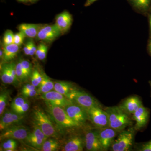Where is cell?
<instances>
[{
  "label": "cell",
  "mask_w": 151,
  "mask_h": 151,
  "mask_svg": "<svg viewBox=\"0 0 151 151\" xmlns=\"http://www.w3.org/2000/svg\"><path fill=\"white\" fill-rule=\"evenodd\" d=\"M109 120V127L120 132L132 124L129 115L119 106L108 107L105 109Z\"/></svg>",
  "instance_id": "obj_1"
},
{
  "label": "cell",
  "mask_w": 151,
  "mask_h": 151,
  "mask_svg": "<svg viewBox=\"0 0 151 151\" xmlns=\"http://www.w3.org/2000/svg\"><path fill=\"white\" fill-rule=\"evenodd\" d=\"M46 104L49 113L58 125L64 128H73L81 126L70 119L62 107Z\"/></svg>",
  "instance_id": "obj_2"
},
{
  "label": "cell",
  "mask_w": 151,
  "mask_h": 151,
  "mask_svg": "<svg viewBox=\"0 0 151 151\" xmlns=\"http://www.w3.org/2000/svg\"><path fill=\"white\" fill-rule=\"evenodd\" d=\"M35 124L41 129L47 137H55L57 133L52 122L43 111L35 109L33 112Z\"/></svg>",
  "instance_id": "obj_3"
},
{
  "label": "cell",
  "mask_w": 151,
  "mask_h": 151,
  "mask_svg": "<svg viewBox=\"0 0 151 151\" xmlns=\"http://www.w3.org/2000/svg\"><path fill=\"white\" fill-rule=\"evenodd\" d=\"M67 98L73 103L83 107L86 111L94 106L99 105L97 100L89 94L75 89L70 92Z\"/></svg>",
  "instance_id": "obj_4"
},
{
  "label": "cell",
  "mask_w": 151,
  "mask_h": 151,
  "mask_svg": "<svg viewBox=\"0 0 151 151\" xmlns=\"http://www.w3.org/2000/svg\"><path fill=\"white\" fill-rule=\"evenodd\" d=\"M88 119L99 129L109 127L108 114L100 105L94 106L87 111Z\"/></svg>",
  "instance_id": "obj_5"
},
{
  "label": "cell",
  "mask_w": 151,
  "mask_h": 151,
  "mask_svg": "<svg viewBox=\"0 0 151 151\" xmlns=\"http://www.w3.org/2000/svg\"><path fill=\"white\" fill-rule=\"evenodd\" d=\"M118 138L111 145L113 151H127L133 144L134 132L131 130H123L120 132Z\"/></svg>",
  "instance_id": "obj_6"
},
{
  "label": "cell",
  "mask_w": 151,
  "mask_h": 151,
  "mask_svg": "<svg viewBox=\"0 0 151 151\" xmlns=\"http://www.w3.org/2000/svg\"><path fill=\"white\" fill-rule=\"evenodd\" d=\"M28 130L22 126H10L3 131L1 134V139L26 140L29 134Z\"/></svg>",
  "instance_id": "obj_7"
},
{
  "label": "cell",
  "mask_w": 151,
  "mask_h": 151,
  "mask_svg": "<svg viewBox=\"0 0 151 151\" xmlns=\"http://www.w3.org/2000/svg\"><path fill=\"white\" fill-rule=\"evenodd\" d=\"M64 108L70 119L81 125L88 119L87 111L76 103H73Z\"/></svg>",
  "instance_id": "obj_8"
},
{
  "label": "cell",
  "mask_w": 151,
  "mask_h": 151,
  "mask_svg": "<svg viewBox=\"0 0 151 151\" xmlns=\"http://www.w3.org/2000/svg\"><path fill=\"white\" fill-rule=\"evenodd\" d=\"M42 99L45 100L46 103L50 105L64 108L68 105L73 103L64 95L55 91H50L42 94Z\"/></svg>",
  "instance_id": "obj_9"
},
{
  "label": "cell",
  "mask_w": 151,
  "mask_h": 151,
  "mask_svg": "<svg viewBox=\"0 0 151 151\" xmlns=\"http://www.w3.org/2000/svg\"><path fill=\"white\" fill-rule=\"evenodd\" d=\"M61 34L56 24L44 25L41 28L36 38L38 40L50 42L53 41Z\"/></svg>",
  "instance_id": "obj_10"
},
{
  "label": "cell",
  "mask_w": 151,
  "mask_h": 151,
  "mask_svg": "<svg viewBox=\"0 0 151 151\" xmlns=\"http://www.w3.org/2000/svg\"><path fill=\"white\" fill-rule=\"evenodd\" d=\"M118 133L119 132L110 127L98 130L99 139L104 150H107L112 145Z\"/></svg>",
  "instance_id": "obj_11"
},
{
  "label": "cell",
  "mask_w": 151,
  "mask_h": 151,
  "mask_svg": "<svg viewBox=\"0 0 151 151\" xmlns=\"http://www.w3.org/2000/svg\"><path fill=\"white\" fill-rule=\"evenodd\" d=\"M47 138L40 128L35 124L32 132L29 133L26 140L33 147L41 150L43 143Z\"/></svg>",
  "instance_id": "obj_12"
},
{
  "label": "cell",
  "mask_w": 151,
  "mask_h": 151,
  "mask_svg": "<svg viewBox=\"0 0 151 151\" xmlns=\"http://www.w3.org/2000/svg\"><path fill=\"white\" fill-rule=\"evenodd\" d=\"M1 116L0 130L2 131L10 126L18 124L24 119L23 115L12 111H6Z\"/></svg>",
  "instance_id": "obj_13"
},
{
  "label": "cell",
  "mask_w": 151,
  "mask_h": 151,
  "mask_svg": "<svg viewBox=\"0 0 151 151\" xmlns=\"http://www.w3.org/2000/svg\"><path fill=\"white\" fill-rule=\"evenodd\" d=\"M85 146L89 151H104L100 143L98 130L89 131L85 135Z\"/></svg>",
  "instance_id": "obj_14"
},
{
  "label": "cell",
  "mask_w": 151,
  "mask_h": 151,
  "mask_svg": "<svg viewBox=\"0 0 151 151\" xmlns=\"http://www.w3.org/2000/svg\"><path fill=\"white\" fill-rule=\"evenodd\" d=\"M150 110L143 105L133 114V120L136 122L135 129L136 130H141L145 127L150 117Z\"/></svg>",
  "instance_id": "obj_15"
},
{
  "label": "cell",
  "mask_w": 151,
  "mask_h": 151,
  "mask_svg": "<svg viewBox=\"0 0 151 151\" xmlns=\"http://www.w3.org/2000/svg\"><path fill=\"white\" fill-rule=\"evenodd\" d=\"M73 22L72 16L68 12L65 11L57 15L55 24L61 33H64L70 28Z\"/></svg>",
  "instance_id": "obj_16"
},
{
  "label": "cell",
  "mask_w": 151,
  "mask_h": 151,
  "mask_svg": "<svg viewBox=\"0 0 151 151\" xmlns=\"http://www.w3.org/2000/svg\"><path fill=\"white\" fill-rule=\"evenodd\" d=\"M143 104L137 96H132L124 100L120 106L122 110L129 115H133Z\"/></svg>",
  "instance_id": "obj_17"
},
{
  "label": "cell",
  "mask_w": 151,
  "mask_h": 151,
  "mask_svg": "<svg viewBox=\"0 0 151 151\" xmlns=\"http://www.w3.org/2000/svg\"><path fill=\"white\" fill-rule=\"evenodd\" d=\"M43 25L23 23L19 26V31L23 33L26 37L36 38L38 33Z\"/></svg>",
  "instance_id": "obj_18"
},
{
  "label": "cell",
  "mask_w": 151,
  "mask_h": 151,
  "mask_svg": "<svg viewBox=\"0 0 151 151\" xmlns=\"http://www.w3.org/2000/svg\"><path fill=\"white\" fill-rule=\"evenodd\" d=\"M85 145V139L80 137L70 138L64 146L63 151H81Z\"/></svg>",
  "instance_id": "obj_19"
},
{
  "label": "cell",
  "mask_w": 151,
  "mask_h": 151,
  "mask_svg": "<svg viewBox=\"0 0 151 151\" xmlns=\"http://www.w3.org/2000/svg\"><path fill=\"white\" fill-rule=\"evenodd\" d=\"M19 47L14 43L9 45H4L3 48L4 57L3 59L5 61H10L16 56L19 51Z\"/></svg>",
  "instance_id": "obj_20"
},
{
  "label": "cell",
  "mask_w": 151,
  "mask_h": 151,
  "mask_svg": "<svg viewBox=\"0 0 151 151\" xmlns=\"http://www.w3.org/2000/svg\"><path fill=\"white\" fill-rule=\"evenodd\" d=\"M42 81L39 85L38 89V94H42L51 91L54 88V83L50 79L46 74H42Z\"/></svg>",
  "instance_id": "obj_21"
},
{
  "label": "cell",
  "mask_w": 151,
  "mask_h": 151,
  "mask_svg": "<svg viewBox=\"0 0 151 151\" xmlns=\"http://www.w3.org/2000/svg\"><path fill=\"white\" fill-rule=\"evenodd\" d=\"M1 78L6 84H15L11 74L9 63L3 64L1 69Z\"/></svg>",
  "instance_id": "obj_22"
},
{
  "label": "cell",
  "mask_w": 151,
  "mask_h": 151,
  "mask_svg": "<svg viewBox=\"0 0 151 151\" xmlns=\"http://www.w3.org/2000/svg\"><path fill=\"white\" fill-rule=\"evenodd\" d=\"M54 89L56 92L67 97L68 94L73 90L72 84L70 83L64 81H58L54 84Z\"/></svg>",
  "instance_id": "obj_23"
},
{
  "label": "cell",
  "mask_w": 151,
  "mask_h": 151,
  "mask_svg": "<svg viewBox=\"0 0 151 151\" xmlns=\"http://www.w3.org/2000/svg\"><path fill=\"white\" fill-rule=\"evenodd\" d=\"M134 8L141 12H145L149 9L151 0H129Z\"/></svg>",
  "instance_id": "obj_24"
},
{
  "label": "cell",
  "mask_w": 151,
  "mask_h": 151,
  "mask_svg": "<svg viewBox=\"0 0 151 151\" xmlns=\"http://www.w3.org/2000/svg\"><path fill=\"white\" fill-rule=\"evenodd\" d=\"M59 144L56 141L47 139L42 145L41 150L43 151H55L58 150Z\"/></svg>",
  "instance_id": "obj_25"
},
{
  "label": "cell",
  "mask_w": 151,
  "mask_h": 151,
  "mask_svg": "<svg viewBox=\"0 0 151 151\" xmlns=\"http://www.w3.org/2000/svg\"><path fill=\"white\" fill-rule=\"evenodd\" d=\"M48 47L44 43H41L37 47L35 55L40 60H44L46 58Z\"/></svg>",
  "instance_id": "obj_26"
},
{
  "label": "cell",
  "mask_w": 151,
  "mask_h": 151,
  "mask_svg": "<svg viewBox=\"0 0 151 151\" xmlns=\"http://www.w3.org/2000/svg\"><path fill=\"white\" fill-rule=\"evenodd\" d=\"M9 97V92L8 91L1 92L0 94V115H2L6 108Z\"/></svg>",
  "instance_id": "obj_27"
},
{
  "label": "cell",
  "mask_w": 151,
  "mask_h": 151,
  "mask_svg": "<svg viewBox=\"0 0 151 151\" xmlns=\"http://www.w3.org/2000/svg\"><path fill=\"white\" fill-rule=\"evenodd\" d=\"M31 81L32 84L37 87L39 86L42 81V74L40 73L38 70L35 69L32 71L31 74Z\"/></svg>",
  "instance_id": "obj_28"
},
{
  "label": "cell",
  "mask_w": 151,
  "mask_h": 151,
  "mask_svg": "<svg viewBox=\"0 0 151 151\" xmlns=\"http://www.w3.org/2000/svg\"><path fill=\"white\" fill-rule=\"evenodd\" d=\"M27 100L26 99L25 97H16L13 100L11 104V107L12 111H14L18 108L21 107Z\"/></svg>",
  "instance_id": "obj_29"
},
{
  "label": "cell",
  "mask_w": 151,
  "mask_h": 151,
  "mask_svg": "<svg viewBox=\"0 0 151 151\" xmlns=\"http://www.w3.org/2000/svg\"><path fill=\"white\" fill-rule=\"evenodd\" d=\"M16 69L17 76L19 81L22 82V81H26L28 77L24 71L20 60H19L16 64Z\"/></svg>",
  "instance_id": "obj_30"
},
{
  "label": "cell",
  "mask_w": 151,
  "mask_h": 151,
  "mask_svg": "<svg viewBox=\"0 0 151 151\" xmlns=\"http://www.w3.org/2000/svg\"><path fill=\"white\" fill-rule=\"evenodd\" d=\"M17 147L16 141L13 139H8L2 145L3 149L6 151H15Z\"/></svg>",
  "instance_id": "obj_31"
},
{
  "label": "cell",
  "mask_w": 151,
  "mask_h": 151,
  "mask_svg": "<svg viewBox=\"0 0 151 151\" xmlns=\"http://www.w3.org/2000/svg\"><path fill=\"white\" fill-rule=\"evenodd\" d=\"M22 67L27 76L28 78L32 74V65L28 60L21 59L20 60Z\"/></svg>",
  "instance_id": "obj_32"
},
{
  "label": "cell",
  "mask_w": 151,
  "mask_h": 151,
  "mask_svg": "<svg viewBox=\"0 0 151 151\" xmlns=\"http://www.w3.org/2000/svg\"><path fill=\"white\" fill-rule=\"evenodd\" d=\"M14 35L13 32L10 30L6 31L3 39L4 45L14 43Z\"/></svg>",
  "instance_id": "obj_33"
},
{
  "label": "cell",
  "mask_w": 151,
  "mask_h": 151,
  "mask_svg": "<svg viewBox=\"0 0 151 151\" xmlns=\"http://www.w3.org/2000/svg\"><path fill=\"white\" fill-rule=\"evenodd\" d=\"M25 36L23 33L19 32L14 35V43L20 46L23 42Z\"/></svg>",
  "instance_id": "obj_34"
},
{
  "label": "cell",
  "mask_w": 151,
  "mask_h": 151,
  "mask_svg": "<svg viewBox=\"0 0 151 151\" xmlns=\"http://www.w3.org/2000/svg\"><path fill=\"white\" fill-rule=\"evenodd\" d=\"M9 65L10 70L12 76L13 78L15 84H17L19 81L18 78H17V76L16 69V64H15L14 63L12 62L9 63Z\"/></svg>",
  "instance_id": "obj_35"
},
{
  "label": "cell",
  "mask_w": 151,
  "mask_h": 151,
  "mask_svg": "<svg viewBox=\"0 0 151 151\" xmlns=\"http://www.w3.org/2000/svg\"><path fill=\"white\" fill-rule=\"evenodd\" d=\"M29 108V102L27 101L23 105H22L21 107L18 108V109H17V110H16L14 112H15V113H18V114L23 115V114L26 113L28 111Z\"/></svg>",
  "instance_id": "obj_36"
},
{
  "label": "cell",
  "mask_w": 151,
  "mask_h": 151,
  "mask_svg": "<svg viewBox=\"0 0 151 151\" xmlns=\"http://www.w3.org/2000/svg\"><path fill=\"white\" fill-rule=\"evenodd\" d=\"M21 92L22 94L23 95L24 97H25V98L34 97L38 94L37 90L36 89L22 91Z\"/></svg>",
  "instance_id": "obj_37"
},
{
  "label": "cell",
  "mask_w": 151,
  "mask_h": 151,
  "mask_svg": "<svg viewBox=\"0 0 151 151\" xmlns=\"http://www.w3.org/2000/svg\"><path fill=\"white\" fill-rule=\"evenodd\" d=\"M30 48L31 40H29L25 44L24 47L23 51L24 52V54L27 55H29Z\"/></svg>",
  "instance_id": "obj_38"
},
{
  "label": "cell",
  "mask_w": 151,
  "mask_h": 151,
  "mask_svg": "<svg viewBox=\"0 0 151 151\" xmlns=\"http://www.w3.org/2000/svg\"><path fill=\"white\" fill-rule=\"evenodd\" d=\"M37 49V47L36 46L35 43L33 41L31 40L30 52L29 55L33 56L35 54Z\"/></svg>",
  "instance_id": "obj_39"
},
{
  "label": "cell",
  "mask_w": 151,
  "mask_h": 151,
  "mask_svg": "<svg viewBox=\"0 0 151 151\" xmlns=\"http://www.w3.org/2000/svg\"><path fill=\"white\" fill-rule=\"evenodd\" d=\"M140 151H151V141L144 144L142 146Z\"/></svg>",
  "instance_id": "obj_40"
},
{
  "label": "cell",
  "mask_w": 151,
  "mask_h": 151,
  "mask_svg": "<svg viewBox=\"0 0 151 151\" xmlns=\"http://www.w3.org/2000/svg\"><path fill=\"white\" fill-rule=\"evenodd\" d=\"M36 86L32 84H27L24 85L22 89V91H28V90H34L36 89Z\"/></svg>",
  "instance_id": "obj_41"
},
{
  "label": "cell",
  "mask_w": 151,
  "mask_h": 151,
  "mask_svg": "<svg viewBox=\"0 0 151 151\" xmlns=\"http://www.w3.org/2000/svg\"><path fill=\"white\" fill-rule=\"evenodd\" d=\"M97 1V0H86V3H85V4H84V6L85 7L89 6Z\"/></svg>",
  "instance_id": "obj_42"
},
{
  "label": "cell",
  "mask_w": 151,
  "mask_h": 151,
  "mask_svg": "<svg viewBox=\"0 0 151 151\" xmlns=\"http://www.w3.org/2000/svg\"><path fill=\"white\" fill-rule=\"evenodd\" d=\"M149 25H150V33L151 36V9L150 13L149 16Z\"/></svg>",
  "instance_id": "obj_43"
},
{
  "label": "cell",
  "mask_w": 151,
  "mask_h": 151,
  "mask_svg": "<svg viewBox=\"0 0 151 151\" xmlns=\"http://www.w3.org/2000/svg\"><path fill=\"white\" fill-rule=\"evenodd\" d=\"M148 47V50L149 52H150V54L151 55V39L150 40V42H149Z\"/></svg>",
  "instance_id": "obj_44"
},
{
  "label": "cell",
  "mask_w": 151,
  "mask_h": 151,
  "mask_svg": "<svg viewBox=\"0 0 151 151\" xmlns=\"http://www.w3.org/2000/svg\"><path fill=\"white\" fill-rule=\"evenodd\" d=\"M3 57H4V51H3V50H0V58L1 59L3 58Z\"/></svg>",
  "instance_id": "obj_45"
},
{
  "label": "cell",
  "mask_w": 151,
  "mask_h": 151,
  "mask_svg": "<svg viewBox=\"0 0 151 151\" xmlns=\"http://www.w3.org/2000/svg\"><path fill=\"white\" fill-rule=\"evenodd\" d=\"M21 2H27L29 1L28 0H17Z\"/></svg>",
  "instance_id": "obj_46"
},
{
  "label": "cell",
  "mask_w": 151,
  "mask_h": 151,
  "mask_svg": "<svg viewBox=\"0 0 151 151\" xmlns=\"http://www.w3.org/2000/svg\"><path fill=\"white\" fill-rule=\"evenodd\" d=\"M37 0H28L31 3L35 2Z\"/></svg>",
  "instance_id": "obj_47"
},
{
  "label": "cell",
  "mask_w": 151,
  "mask_h": 151,
  "mask_svg": "<svg viewBox=\"0 0 151 151\" xmlns=\"http://www.w3.org/2000/svg\"><path fill=\"white\" fill-rule=\"evenodd\" d=\"M149 84H150V86L151 88V81H149Z\"/></svg>",
  "instance_id": "obj_48"
}]
</instances>
